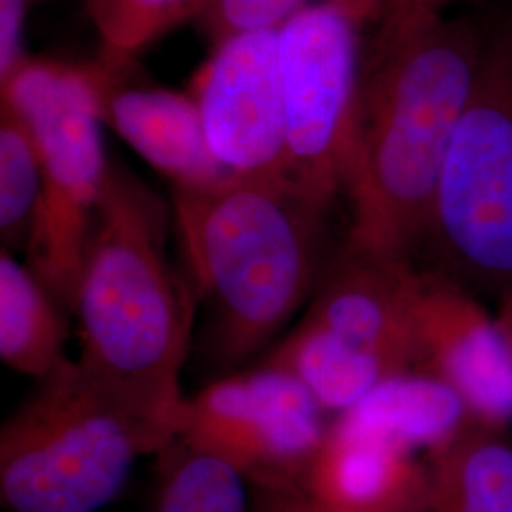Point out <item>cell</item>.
Listing matches in <instances>:
<instances>
[{
  "label": "cell",
  "instance_id": "cell-1",
  "mask_svg": "<svg viewBox=\"0 0 512 512\" xmlns=\"http://www.w3.org/2000/svg\"><path fill=\"white\" fill-rule=\"evenodd\" d=\"M488 31L437 14L382 16L366 52L344 192V249L412 260L473 92Z\"/></svg>",
  "mask_w": 512,
  "mask_h": 512
},
{
  "label": "cell",
  "instance_id": "cell-2",
  "mask_svg": "<svg viewBox=\"0 0 512 512\" xmlns=\"http://www.w3.org/2000/svg\"><path fill=\"white\" fill-rule=\"evenodd\" d=\"M74 315L82 340L76 363L112 395L175 431L190 300L167 258L160 205L124 171L110 169Z\"/></svg>",
  "mask_w": 512,
  "mask_h": 512
},
{
  "label": "cell",
  "instance_id": "cell-3",
  "mask_svg": "<svg viewBox=\"0 0 512 512\" xmlns=\"http://www.w3.org/2000/svg\"><path fill=\"white\" fill-rule=\"evenodd\" d=\"M175 226L209 311V349L238 365L315 293L327 209L289 184L226 179L173 188Z\"/></svg>",
  "mask_w": 512,
  "mask_h": 512
},
{
  "label": "cell",
  "instance_id": "cell-4",
  "mask_svg": "<svg viewBox=\"0 0 512 512\" xmlns=\"http://www.w3.org/2000/svg\"><path fill=\"white\" fill-rule=\"evenodd\" d=\"M175 431L131 408L67 361L0 431V501L10 512H99L137 459L164 454Z\"/></svg>",
  "mask_w": 512,
  "mask_h": 512
},
{
  "label": "cell",
  "instance_id": "cell-5",
  "mask_svg": "<svg viewBox=\"0 0 512 512\" xmlns=\"http://www.w3.org/2000/svg\"><path fill=\"white\" fill-rule=\"evenodd\" d=\"M2 109L29 126L40 154L42 192L25 247L27 266L74 313L78 281L110 167L92 63L31 57L2 88Z\"/></svg>",
  "mask_w": 512,
  "mask_h": 512
},
{
  "label": "cell",
  "instance_id": "cell-6",
  "mask_svg": "<svg viewBox=\"0 0 512 512\" xmlns=\"http://www.w3.org/2000/svg\"><path fill=\"white\" fill-rule=\"evenodd\" d=\"M425 241L465 289L512 293V18L488 31L459 116Z\"/></svg>",
  "mask_w": 512,
  "mask_h": 512
},
{
  "label": "cell",
  "instance_id": "cell-7",
  "mask_svg": "<svg viewBox=\"0 0 512 512\" xmlns=\"http://www.w3.org/2000/svg\"><path fill=\"white\" fill-rule=\"evenodd\" d=\"M385 0H311L277 29L289 184L329 211L344 192L366 52Z\"/></svg>",
  "mask_w": 512,
  "mask_h": 512
},
{
  "label": "cell",
  "instance_id": "cell-8",
  "mask_svg": "<svg viewBox=\"0 0 512 512\" xmlns=\"http://www.w3.org/2000/svg\"><path fill=\"white\" fill-rule=\"evenodd\" d=\"M325 414L291 372L262 365L184 399L175 442L228 463L251 488H298L329 431Z\"/></svg>",
  "mask_w": 512,
  "mask_h": 512
},
{
  "label": "cell",
  "instance_id": "cell-9",
  "mask_svg": "<svg viewBox=\"0 0 512 512\" xmlns=\"http://www.w3.org/2000/svg\"><path fill=\"white\" fill-rule=\"evenodd\" d=\"M188 92L209 150L228 177L289 184L277 31H245L211 44Z\"/></svg>",
  "mask_w": 512,
  "mask_h": 512
},
{
  "label": "cell",
  "instance_id": "cell-10",
  "mask_svg": "<svg viewBox=\"0 0 512 512\" xmlns=\"http://www.w3.org/2000/svg\"><path fill=\"white\" fill-rule=\"evenodd\" d=\"M420 272L412 260L342 249L323 272L310 308L294 327L317 340L384 365L416 370L414 308Z\"/></svg>",
  "mask_w": 512,
  "mask_h": 512
},
{
  "label": "cell",
  "instance_id": "cell-11",
  "mask_svg": "<svg viewBox=\"0 0 512 512\" xmlns=\"http://www.w3.org/2000/svg\"><path fill=\"white\" fill-rule=\"evenodd\" d=\"M416 370L458 393L476 425L512 423V346L475 293L442 274H421L414 308Z\"/></svg>",
  "mask_w": 512,
  "mask_h": 512
},
{
  "label": "cell",
  "instance_id": "cell-12",
  "mask_svg": "<svg viewBox=\"0 0 512 512\" xmlns=\"http://www.w3.org/2000/svg\"><path fill=\"white\" fill-rule=\"evenodd\" d=\"M103 124L175 188H205L230 179L213 158L190 92L133 84L128 65L92 63Z\"/></svg>",
  "mask_w": 512,
  "mask_h": 512
},
{
  "label": "cell",
  "instance_id": "cell-13",
  "mask_svg": "<svg viewBox=\"0 0 512 512\" xmlns=\"http://www.w3.org/2000/svg\"><path fill=\"white\" fill-rule=\"evenodd\" d=\"M431 461L334 421L298 492L321 512H427Z\"/></svg>",
  "mask_w": 512,
  "mask_h": 512
},
{
  "label": "cell",
  "instance_id": "cell-14",
  "mask_svg": "<svg viewBox=\"0 0 512 512\" xmlns=\"http://www.w3.org/2000/svg\"><path fill=\"white\" fill-rule=\"evenodd\" d=\"M336 420L429 459L476 425L456 391L418 370L374 387Z\"/></svg>",
  "mask_w": 512,
  "mask_h": 512
},
{
  "label": "cell",
  "instance_id": "cell-15",
  "mask_svg": "<svg viewBox=\"0 0 512 512\" xmlns=\"http://www.w3.org/2000/svg\"><path fill=\"white\" fill-rule=\"evenodd\" d=\"M67 311L31 268L12 251H0V357L19 374L52 376L65 357Z\"/></svg>",
  "mask_w": 512,
  "mask_h": 512
},
{
  "label": "cell",
  "instance_id": "cell-16",
  "mask_svg": "<svg viewBox=\"0 0 512 512\" xmlns=\"http://www.w3.org/2000/svg\"><path fill=\"white\" fill-rule=\"evenodd\" d=\"M431 461L427 512H512V442L475 425Z\"/></svg>",
  "mask_w": 512,
  "mask_h": 512
},
{
  "label": "cell",
  "instance_id": "cell-17",
  "mask_svg": "<svg viewBox=\"0 0 512 512\" xmlns=\"http://www.w3.org/2000/svg\"><path fill=\"white\" fill-rule=\"evenodd\" d=\"M93 29L101 40L103 61H129L158 38L200 19L215 0H84Z\"/></svg>",
  "mask_w": 512,
  "mask_h": 512
},
{
  "label": "cell",
  "instance_id": "cell-18",
  "mask_svg": "<svg viewBox=\"0 0 512 512\" xmlns=\"http://www.w3.org/2000/svg\"><path fill=\"white\" fill-rule=\"evenodd\" d=\"M154 512H255L249 482L234 467L175 442Z\"/></svg>",
  "mask_w": 512,
  "mask_h": 512
},
{
  "label": "cell",
  "instance_id": "cell-19",
  "mask_svg": "<svg viewBox=\"0 0 512 512\" xmlns=\"http://www.w3.org/2000/svg\"><path fill=\"white\" fill-rule=\"evenodd\" d=\"M42 192L37 141L12 110L0 112V234L2 247L14 251L33 230Z\"/></svg>",
  "mask_w": 512,
  "mask_h": 512
},
{
  "label": "cell",
  "instance_id": "cell-20",
  "mask_svg": "<svg viewBox=\"0 0 512 512\" xmlns=\"http://www.w3.org/2000/svg\"><path fill=\"white\" fill-rule=\"evenodd\" d=\"M311 0H215L200 27L211 44L245 31H277Z\"/></svg>",
  "mask_w": 512,
  "mask_h": 512
},
{
  "label": "cell",
  "instance_id": "cell-21",
  "mask_svg": "<svg viewBox=\"0 0 512 512\" xmlns=\"http://www.w3.org/2000/svg\"><path fill=\"white\" fill-rule=\"evenodd\" d=\"M29 0H0V88L31 59L25 52Z\"/></svg>",
  "mask_w": 512,
  "mask_h": 512
},
{
  "label": "cell",
  "instance_id": "cell-22",
  "mask_svg": "<svg viewBox=\"0 0 512 512\" xmlns=\"http://www.w3.org/2000/svg\"><path fill=\"white\" fill-rule=\"evenodd\" d=\"M255 512H321L296 488H251Z\"/></svg>",
  "mask_w": 512,
  "mask_h": 512
},
{
  "label": "cell",
  "instance_id": "cell-23",
  "mask_svg": "<svg viewBox=\"0 0 512 512\" xmlns=\"http://www.w3.org/2000/svg\"><path fill=\"white\" fill-rule=\"evenodd\" d=\"M452 0H385L382 16H412V14H437Z\"/></svg>",
  "mask_w": 512,
  "mask_h": 512
},
{
  "label": "cell",
  "instance_id": "cell-24",
  "mask_svg": "<svg viewBox=\"0 0 512 512\" xmlns=\"http://www.w3.org/2000/svg\"><path fill=\"white\" fill-rule=\"evenodd\" d=\"M495 317H497L499 327L505 332V336H507V340L512 346V293L507 294L505 298H501L499 310L495 313Z\"/></svg>",
  "mask_w": 512,
  "mask_h": 512
}]
</instances>
